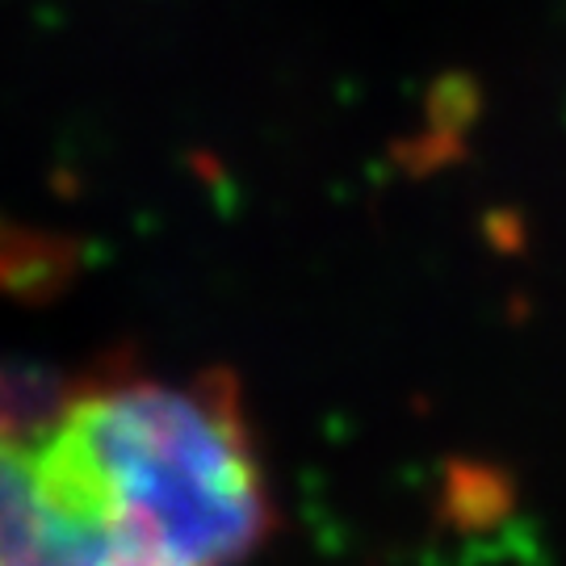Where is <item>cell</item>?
<instances>
[{
    "label": "cell",
    "mask_w": 566,
    "mask_h": 566,
    "mask_svg": "<svg viewBox=\"0 0 566 566\" xmlns=\"http://www.w3.org/2000/svg\"><path fill=\"white\" fill-rule=\"evenodd\" d=\"M42 458L147 566H243L277 528L231 374L105 369L39 420Z\"/></svg>",
    "instance_id": "1"
},
{
    "label": "cell",
    "mask_w": 566,
    "mask_h": 566,
    "mask_svg": "<svg viewBox=\"0 0 566 566\" xmlns=\"http://www.w3.org/2000/svg\"><path fill=\"white\" fill-rule=\"evenodd\" d=\"M0 566H147L51 470L39 420L0 428Z\"/></svg>",
    "instance_id": "2"
}]
</instances>
